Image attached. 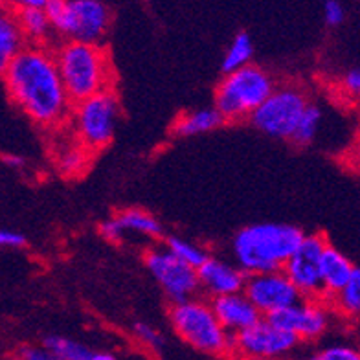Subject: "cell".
Returning <instances> with one entry per match:
<instances>
[{
  "instance_id": "1",
  "label": "cell",
  "mask_w": 360,
  "mask_h": 360,
  "mask_svg": "<svg viewBox=\"0 0 360 360\" xmlns=\"http://www.w3.org/2000/svg\"><path fill=\"white\" fill-rule=\"evenodd\" d=\"M13 103L35 124L52 127L70 114V100L57 70L56 57L44 46L26 44L4 72Z\"/></svg>"
},
{
  "instance_id": "2",
  "label": "cell",
  "mask_w": 360,
  "mask_h": 360,
  "mask_svg": "<svg viewBox=\"0 0 360 360\" xmlns=\"http://www.w3.org/2000/svg\"><path fill=\"white\" fill-rule=\"evenodd\" d=\"M304 237L305 233L292 224H250L233 237V257L247 276L276 272L283 269Z\"/></svg>"
},
{
  "instance_id": "3",
  "label": "cell",
  "mask_w": 360,
  "mask_h": 360,
  "mask_svg": "<svg viewBox=\"0 0 360 360\" xmlns=\"http://www.w3.org/2000/svg\"><path fill=\"white\" fill-rule=\"evenodd\" d=\"M53 57L72 105L103 90H112V65L109 52L101 44L67 41L57 48Z\"/></svg>"
},
{
  "instance_id": "4",
  "label": "cell",
  "mask_w": 360,
  "mask_h": 360,
  "mask_svg": "<svg viewBox=\"0 0 360 360\" xmlns=\"http://www.w3.org/2000/svg\"><path fill=\"white\" fill-rule=\"evenodd\" d=\"M274 89V79L269 72L257 65H248L224 74L215 90V110L224 122L250 118Z\"/></svg>"
},
{
  "instance_id": "5",
  "label": "cell",
  "mask_w": 360,
  "mask_h": 360,
  "mask_svg": "<svg viewBox=\"0 0 360 360\" xmlns=\"http://www.w3.org/2000/svg\"><path fill=\"white\" fill-rule=\"evenodd\" d=\"M173 329L186 344L206 355H232V335L224 331L212 305L202 300H186L169 309Z\"/></svg>"
},
{
  "instance_id": "6",
  "label": "cell",
  "mask_w": 360,
  "mask_h": 360,
  "mask_svg": "<svg viewBox=\"0 0 360 360\" xmlns=\"http://www.w3.org/2000/svg\"><path fill=\"white\" fill-rule=\"evenodd\" d=\"M46 15L52 30L76 43L100 44L110 26V8L100 0H50Z\"/></svg>"
},
{
  "instance_id": "7",
  "label": "cell",
  "mask_w": 360,
  "mask_h": 360,
  "mask_svg": "<svg viewBox=\"0 0 360 360\" xmlns=\"http://www.w3.org/2000/svg\"><path fill=\"white\" fill-rule=\"evenodd\" d=\"M77 142L86 151L109 146L120 120V101L114 90H103L89 100L74 103L72 110Z\"/></svg>"
},
{
  "instance_id": "8",
  "label": "cell",
  "mask_w": 360,
  "mask_h": 360,
  "mask_svg": "<svg viewBox=\"0 0 360 360\" xmlns=\"http://www.w3.org/2000/svg\"><path fill=\"white\" fill-rule=\"evenodd\" d=\"M309 100L298 86H276L274 92L250 116L254 127L274 138L290 140Z\"/></svg>"
},
{
  "instance_id": "9",
  "label": "cell",
  "mask_w": 360,
  "mask_h": 360,
  "mask_svg": "<svg viewBox=\"0 0 360 360\" xmlns=\"http://www.w3.org/2000/svg\"><path fill=\"white\" fill-rule=\"evenodd\" d=\"M300 340L270 320L261 318L256 326L232 337V355L243 360H281L290 355Z\"/></svg>"
},
{
  "instance_id": "10",
  "label": "cell",
  "mask_w": 360,
  "mask_h": 360,
  "mask_svg": "<svg viewBox=\"0 0 360 360\" xmlns=\"http://www.w3.org/2000/svg\"><path fill=\"white\" fill-rule=\"evenodd\" d=\"M329 245L320 233L305 236L290 259L285 263L283 274L289 278L294 289L304 300H316L323 296L322 276H320V257Z\"/></svg>"
},
{
  "instance_id": "11",
  "label": "cell",
  "mask_w": 360,
  "mask_h": 360,
  "mask_svg": "<svg viewBox=\"0 0 360 360\" xmlns=\"http://www.w3.org/2000/svg\"><path fill=\"white\" fill-rule=\"evenodd\" d=\"M146 265L173 304L191 300L199 290L197 270L176 259L167 248H153L147 252Z\"/></svg>"
},
{
  "instance_id": "12",
  "label": "cell",
  "mask_w": 360,
  "mask_h": 360,
  "mask_svg": "<svg viewBox=\"0 0 360 360\" xmlns=\"http://www.w3.org/2000/svg\"><path fill=\"white\" fill-rule=\"evenodd\" d=\"M243 292L254 304V307L266 316L304 300L298 290L294 289L289 278L283 274V270L247 276Z\"/></svg>"
},
{
  "instance_id": "13",
  "label": "cell",
  "mask_w": 360,
  "mask_h": 360,
  "mask_svg": "<svg viewBox=\"0 0 360 360\" xmlns=\"http://www.w3.org/2000/svg\"><path fill=\"white\" fill-rule=\"evenodd\" d=\"M266 320L290 333L298 340H314L323 335L329 326V314L313 300H302L298 304L266 316Z\"/></svg>"
},
{
  "instance_id": "14",
  "label": "cell",
  "mask_w": 360,
  "mask_h": 360,
  "mask_svg": "<svg viewBox=\"0 0 360 360\" xmlns=\"http://www.w3.org/2000/svg\"><path fill=\"white\" fill-rule=\"evenodd\" d=\"M197 280H199V289L210 294L212 298H221L228 294L243 292L247 274L228 261L208 257L197 269Z\"/></svg>"
},
{
  "instance_id": "15",
  "label": "cell",
  "mask_w": 360,
  "mask_h": 360,
  "mask_svg": "<svg viewBox=\"0 0 360 360\" xmlns=\"http://www.w3.org/2000/svg\"><path fill=\"white\" fill-rule=\"evenodd\" d=\"M212 311L217 316L219 323L224 327L228 335H239V333L247 331L248 327L256 326L261 320L263 314L254 307L250 300L245 296V292L228 294L221 298L212 300Z\"/></svg>"
},
{
  "instance_id": "16",
  "label": "cell",
  "mask_w": 360,
  "mask_h": 360,
  "mask_svg": "<svg viewBox=\"0 0 360 360\" xmlns=\"http://www.w3.org/2000/svg\"><path fill=\"white\" fill-rule=\"evenodd\" d=\"M100 232L109 241H120L125 233H140L147 237H158L162 233V224L157 217L146 210H124L116 217L107 219L100 224Z\"/></svg>"
},
{
  "instance_id": "17",
  "label": "cell",
  "mask_w": 360,
  "mask_h": 360,
  "mask_svg": "<svg viewBox=\"0 0 360 360\" xmlns=\"http://www.w3.org/2000/svg\"><path fill=\"white\" fill-rule=\"evenodd\" d=\"M46 0H24L17 4V8H13L26 43L30 41V44H37V46L46 43L48 34L52 32L46 15Z\"/></svg>"
},
{
  "instance_id": "18",
  "label": "cell",
  "mask_w": 360,
  "mask_h": 360,
  "mask_svg": "<svg viewBox=\"0 0 360 360\" xmlns=\"http://www.w3.org/2000/svg\"><path fill=\"white\" fill-rule=\"evenodd\" d=\"M355 265L351 263L347 256H344L338 248L333 245H327L320 257V276H322L323 285V296H337L344 285L349 281L353 276Z\"/></svg>"
},
{
  "instance_id": "19",
  "label": "cell",
  "mask_w": 360,
  "mask_h": 360,
  "mask_svg": "<svg viewBox=\"0 0 360 360\" xmlns=\"http://www.w3.org/2000/svg\"><path fill=\"white\" fill-rule=\"evenodd\" d=\"M26 37L15 17L13 8L0 6V74L8 68L20 50L26 46Z\"/></svg>"
},
{
  "instance_id": "20",
  "label": "cell",
  "mask_w": 360,
  "mask_h": 360,
  "mask_svg": "<svg viewBox=\"0 0 360 360\" xmlns=\"http://www.w3.org/2000/svg\"><path fill=\"white\" fill-rule=\"evenodd\" d=\"M223 124V116L215 110V107H212V109L191 110V112L182 114L176 120L175 133L180 134V136H195V134L214 131V129L221 127Z\"/></svg>"
},
{
  "instance_id": "21",
  "label": "cell",
  "mask_w": 360,
  "mask_h": 360,
  "mask_svg": "<svg viewBox=\"0 0 360 360\" xmlns=\"http://www.w3.org/2000/svg\"><path fill=\"white\" fill-rule=\"evenodd\" d=\"M252 56H254V43H252L250 35L247 32H239L228 46L221 68L224 74H230L243 67H248Z\"/></svg>"
},
{
  "instance_id": "22",
  "label": "cell",
  "mask_w": 360,
  "mask_h": 360,
  "mask_svg": "<svg viewBox=\"0 0 360 360\" xmlns=\"http://www.w3.org/2000/svg\"><path fill=\"white\" fill-rule=\"evenodd\" d=\"M43 347L48 349L57 360H90L94 351L83 346L81 342L61 335H50L43 340Z\"/></svg>"
},
{
  "instance_id": "23",
  "label": "cell",
  "mask_w": 360,
  "mask_h": 360,
  "mask_svg": "<svg viewBox=\"0 0 360 360\" xmlns=\"http://www.w3.org/2000/svg\"><path fill=\"white\" fill-rule=\"evenodd\" d=\"M320 124H322V110H320L318 105L309 103L307 109L302 114V118H300L298 125L294 129L292 136H290V142L296 143V146L300 147L309 146V143L316 138Z\"/></svg>"
},
{
  "instance_id": "24",
  "label": "cell",
  "mask_w": 360,
  "mask_h": 360,
  "mask_svg": "<svg viewBox=\"0 0 360 360\" xmlns=\"http://www.w3.org/2000/svg\"><path fill=\"white\" fill-rule=\"evenodd\" d=\"M333 298H335V304L342 313L347 314V316L360 318V266H355L349 281Z\"/></svg>"
},
{
  "instance_id": "25",
  "label": "cell",
  "mask_w": 360,
  "mask_h": 360,
  "mask_svg": "<svg viewBox=\"0 0 360 360\" xmlns=\"http://www.w3.org/2000/svg\"><path fill=\"white\" fill-rule=\"evenodd\" d=\"M166 248L176 257V259L182 261L184 265L191 266V269L195 270L199 269L204 261L210 257L202 248L193 245V243L186 241V239H182V237H167Z\"/></svg>"
},
{
  "instance_id": "26",
  "label": "cell",
  "mask_w": 360,
  "mask_h": 360,
  "mask_svg": "<svg viewBox=\"0 0 360 360\" xmlns=\"http://www.w3.org/2000/svg\"><path fill=\"white\" fill-rule=\"evenodd\" d=\"M86 149L79 142L65 146L59 153V169L65 175H77L86 166Z\"/></svg>"
},
{
  "instance_id": "27",
  "label": "cell",
  "mask_w": 360,
  "mask_h": 360,
  "mask_svg": "<svg viewBox=\"0 0 360 360\" xmlns=\"http://www.w3.org/2000/svg\"><path fill=\"white\" fill-rule=\"evenodd\" d=\"M133 333L138 342H142L143 346L149 347V349H162V346H164V337L158 333V329H155L149 323L136 322L133 327Z\"/></svg>"
},
{
  "instance_id": "28",
  "label": "cell",
  "mask_w": 360,
  "mask_h": 360,
  "mask_svg": "<svg viewBox=\"0 0 360 360\" xmlns=\"http://www.w3.org/2000/svg\"><path fill=\"white\" fill-rule=\"evenodd\" d=\"M320 360H360V349L351 346H331L318 353Z\"/></svg>"
},
{
  "instance_id": "29",
  "label": "cell",
  "mask_w": 360,
  "mask_h": 360,
  "mask_svg": "<svg viewBox=\"0 0 360 360\" xmlns=\"http://www.w3.org/2000/svg\"><path fill=\"white\" fill-rule=\"evenodd\" d=\"M323 20H326L327 26H331V28H337L340 26L344 20H346V10H344V6L337 0H327L326 4H323Z\"/></svg>"
},
{
  "instance_id": "30",
  "label": "cell",
  "mask_w": 360,
  "mask_h": 360,
  "mask_svg": "<svg viewBox=\"0 0 360 360\" xmlns=\"http://www.w3.org/2000/svg\"><path fill=\"white\" fill-rule=\"evenodd\" d=\"M342 86H344V90L351 98L360 101V67L351 68L346 76L342 77Z\"/></svg>"
},
{
  "instance_id": "31",
  "label": "cell",
  "mask_w": 360,
  "mask_h": 360,
  "mask_svg": "<svg viewBox=\"0 0 360 360\" xmlns=\"http://www.w3.org/2000/svg\"><path fill=\"white\" fill-rule=\"evenodd\" d=\"M26 245V237L15 230H0V247L2 248H19Z\"/></svg>"
},
{
  "instance_id": "32",
  "label": "cell",
  "mask_w": 360,
  "mask_h": 360,
  "mask_svg": "<svg viewBox=\"0 0 360 360\" xmlns=\"http://www.w3.org/2000/svg\"><path fill=\"white\" fill-rule=\"evenodd\" d=\"M20 360H57L56 356L44 347H22Z\"/></svg>"
},
{
  "instance_id": "33",
  "label": "cell",
  "mask_w": 360,
  "mask_h": 360,
  "mask_svg": "<svg viewBox=\"0 0 360 360\" xmlns=\"http://www.w3.org/2000/svg\"><path fill=\"white\" fill-rule=\"evenodd\" d=\"M346 164L349 169H353L355 173H359L360 175V134L356 136V140L353 142V146L349 147V151H347Z\"/></svg>"
},
{
  "instance_id": "34",
  "label": "cell",
  "mask_w": 360,
  "mask_h": 360,
  "mask_svg": "<svg viewBox=\"0 0 360 360\" xmlns=\"http://www.w3.org/2000/svg\"><path fill=\"white\" fill-rule=\"evenodd\" d=\"M90 360H116L112 353H105V351H94V355Z\"/></svg>"
},
{
  "instance_id": "35",
  "label": "cell",
  "mask_w": 360,
  "mask_h": 360,
  "mask_svg": "<svg viewBox=\"0 0 360 360\" xmlns=\"http://www.w3.org/2000/svg\"><path fill=\"white\" fill-rule=\"evenodd\" d=\"M6 164L11 167H20L24 164V160L20 157H6Z\"/></svg>"
},
{
  "instance_id": "36",
  "label": "cell",
  "mask_w": 360,
  "mask_h": 360,
  "mask_svg": "<svg viewBox=\"0 0 360 360\" xmlns=\"http://www.w3.org/2000/svg\"><path fill=\"white\" fill-rule=\"evenodd\" d=\"M290 360H309V359H290Z\"/></svg>"
}]
</instances>
